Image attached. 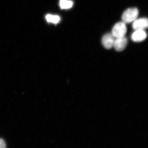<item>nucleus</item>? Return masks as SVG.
<instances>
[{"label":"nucleus","mask_w":148,"mask_h":148,"mask_svg":"<svg viewBox=\"0 0 148 148\" xmlns=\"http://www.w3.org/2000/svg\"><path fill=\"white\" fill-rule=\"evenodd\" d=\"M139 14L138 9L136 8L127 9L123 13L122 16L123 22L129 23L134 22L136 19Z\"/></svg>","instance_id":"f257e3e1"},{"label":"nucleus","mask_w":148,"mask_h":148,"mask_svg":"<svg viewBox=\"0 0 148 148\" xmlns=\"http://www.w3.org/2000/svg\"><path fill=\"white\" fill-rule=\"evenodd\" d=\"M127 31L125 23L123 22L115 24L112 29V34L116 38L125 37Z\"/></svg>","instance_id":"f03ea898"},{"label":"nucleus","mask_w":148,"mask_h":148,"mask_svg":"<svg viewBox=\"0 0 148 148\" xmlns=\"http://www.w3.org/2000/svg\"><path fill=\"white\" fill-rule=\"evenodd\" d=\"M133 28L135 30H144L148 28V18H142L136 19L132 24Z\"/></svg>","instance_id":"7ed1b4c3"},{"label":"nucleus","mask_w":148,"mask_h":148,"mask_svg":"<svg viewBox=\"0 0 148 148\" xmlns=\"http://www.w3.org/2000/svg\"><path fill=\"white\" fill-rule=\"evenodd\" d=\"M115 40L112 33H107L103 37L102 43L106 49H110L114 47Z\"/></svg>","instance_id":"20e7f679"},{"label":"nucleus","mask_w":148,"mask_h":148,"mask_svg":"<svg viewBox=\"0 0 148 148\" xmlns=\"http://www.w3.org/2000/svg\"><path fill=\"white\" fill-rule=\"evenodd\" d=\"M127 43V38L125 37L117 38L114 41V47L116 51H121L125 49Z\"/></svg>","instance_id":"39448f33"},{"label":"nucleus","mask_w":148,"mask_h":148,"mask_svg":"<svg viewBox=\"0 0 148 148\" xmlns=\"http://www.w3.org/2000/svg\"><path fill=\"white\" fill-rule=\"evenodd\" d=\"M147 33L144 30H136L131 36V39L135 42L143 41L147 38Z\"/></svg>","instance_id":"423d86ee"},{"label":"nucleus","mask_w":148,"mask_h":148,"mask_svg":"<svg viewBox=\"0 0 148 148\" xmlns=\"http://www.w3.org/2000/svg\"><path fill=\"white\" fill-rule=\"evenodd\" d=\"M73 5V2L69 0H60V8L62 9H68L71 8Z\"/></svg>","instance_id":"0eeeda50"},{"label":"nucleus","mask_w":148,"mask_h":148,"mask_svg":"<svg viewBox=\"0 0 148 148\" xmlns=\"http://www.w3.org/2000/svg\"><path fill=\"white\" fill-rule=\"evenodd\" d=\"M46 19L49 23H52L54 24L58 23L60 21V18L58 16L52 15L48 14L46 16Z\"/></svg>","instance_id":"6e6552de"},{"label":"nucleus","mask_w":148,"mask_h":148,"mask_svg":"<svg viewBox=\"0 0 148 148\" xmlns=\"http://www.w3.org/2000/svg\"><path fill=\"white\" fill-rule=\"evenodd\" d=\"M6 147V144L4 140L0 138V148H5Z\"/></svg>","instance_id":"1a4fd4ad"}]
</instances>
